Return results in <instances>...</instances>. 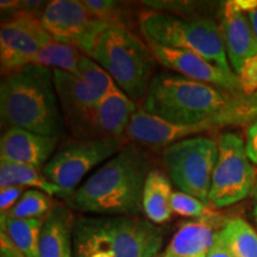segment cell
Returning <instances> with one entry per match:
<instances>
[{"instance_id": "6da1fadb", "label": "cell", "mask_w": 257, "mask_h": 257, "mask_svg": "<svg viewBox=\"0 0 257 257\" xmlns=\"http://www.w3.org/2000/svg\"><path fill=\"white\" fill-rule=\"evenodd\" d=\"M143 110L169 123L194 127L199 136L213 128L251 125L257 120V93L245 95L165 70L154 74Z\"/></svg>"}, {"instance_id": "7a4b0ae2", "label": "cell", "mask_w": 257, "mask_h": 257, "mask_svg": "<svg viewBox=\"0 0 257 257\" xmlns=\"http://www.w3.org/2000/svg\"><path fill=\"white\" fill-rule=\"evenodd\" d=\"M149 157L130 146L120 149L96 169L69 199L70 206L100 216H138L150 173Z\"/></svg>"}, {"instance_id": "3957f363", "label": "cell", "mask_w": 257, "mask_h": 257, "mask_svg": "<svg viewBox=\"0 0 257 257\" xmlns=\"http://www.w3.org/2000/svg\"><path fill=\"white\" fill-rule=\"evenodd\" d=\"M3 127L23 128L60 138L64 119L54 82L53 69L28 64L6 74L0 85Z\"/></svg>"}, {"instance_id": "277c9868", "label": "cell", "mask_w": 257, "mask_h": 257, "mask_svg": "<svg viewBox=\"0 0 257 257\" xmlns=\"http://www.w3.org/2000/svg\"><path fill=\"white\" fill-rule=\"evenodd\" d=\"M165 231L138 216L82 217L74 223L75 257H155Z\"/></svg>"}, {"instance_id": "5b68a950", "label": "cell", "mask_w": 257, "mask_h": 257, "mask_svg": "<svg viewBox=\"0 0 257 257\" xmlns=\"http://www.w3.org/2000/svg\"><path fill=\"white\" fill-rule=\"evenodd\" d=\"M86 55L110 74L115 85L131 100L146 96L156 59L148 44L127 29H105Z\"/></svg>"}, {"instance_id": "8992f818", "label": "cell", "mask_w": 257, "mask_h": 257, "mask_svg": "<svg viewBox=\"0 0 257 257\" xmlns=\"http://www.w3.org/2000/svg\"><path fill=\"white\" fill-rule=\"evenodd\" d=\"M140 29L148 42L187 50L219 68L233 72L227 59L220 25L211 18H182L167 12L141 14Z\"/></svg>"}, {"instance_id": "52a82bcc", "label": "cell", "mask_w": 257, "mask_h": 257, "mask_svg": "<svg viewBox=\"0 0 257 257\" xmlns=\"http://www.w3.org/2000/svg\"><path fill=\"white\" fill-rule=\"evenodd\" d=\"M162 159L178 191L211 205L208 195L218 160V142L205 136L185 138L166 147Z\"/></svg>"}, {"instance_id": "ba28073f", "label": "cell", "mask_w": 257, "mask_h": 257, "mask_svg": "<svg viewBox=\"0 0 257 257\" xmlns=\"http://www.w3.org/2000/svg\"><path fill=\"white\" fill-rule=\"evenodd\" d=\"M117 138H76L60 147L43 167L46 178L56 185L69 201L81 180L100 163L119 152Z\"/></svg>"}, {"instance_id": "9c48e42d", "label": "cell", "mask_w": 257, "mask_h": 257, "mask_svg": "<svg viewBox=\"0 0 257 257\" xmlns=\"http://www.w3.org/2000/svg\"><path fill=\"white\" fill-rule=\"evenodd\" d=\"M256 181V169L243 138L234 133L221 134L208 195L210 204L218 208L237 204L251 194Z\"/></svg>"}, {"instance_id": "30bf717a", "label": "cell", "mask_w": 257, "mask_h": 257, "mask_svg": "<svg viewBox=\"0 0 257 257\" xmlns=\"http://www.w3.org/2000/svg\"><path fill=\"white\" fill-rule=\"evenodd\" d=\"M54 38L42 24L40 15L19 10L3 22L0 30L2 72L9 74L31 64L38 51Z\"/></svg>"}, {"instance_id": "8fae6325", "label": "cell", "mask_w": 257, "mask_h": 257, "mask_svg": "<svg viewBox=\"0 0 257 257\" xmlns=\"http://www.w3.org/2000/svg\"><path fill=\"white\" fill-rule=\"evenodd\" d=\"M40 19L57 42L74 44L87 54L95 38L111 24L92 17L78 0H54L42 10Z\"/></svg>"}, {"instance_id": "7c38bea8", "label": "cell", "mask_w": 257, "mask_h": 257, "mask_svg": "<svg viewBox=\"0 0 257 257\" xmlns=\"http://www.w3.org/2000/svg\"><path fill=\"white\" fill-rule=\"evenodd\" d=\"M53 72L64 124L76 138H93L94 111L105 95L73 74Z\"/></svg>"}, {"instance_id": "4fadbf2b", "label": "cell", "mask_w": 257, "mask_h": 257, "mask_svg": "<svg viewBox=\"0 0 257 257\" xmlns=\"http://www.w3.org/2000/svg\"><path fill=\"white\" fill-rule=\"evenodd\" d=\"M147 44L156 61L180 75L194 81L217 86L227 91H240L239 78L234 72L221 69L216 64L191 51L163 47L148 41Z\"/></svg>"}, {"instance_id": "5bb4252c", "label": "cell", "mask_w": 257, "mask_h": 257, "mask_svg": "<svg viewBox=\"0 0 257 257\" xmlns=\"http://www.w3.org/2000/svg\"><path fill=\"white\" fill-rule=\"evenodd\" d=\"M219 25L230 66L236 75L246 61L257 55V40L251 21L237 0L225 2L219 14Z\"/></svg>"}, {"instance_id": "9a60e30c", "label": "cell", "mask_w": 257, "mask_h": 257, "mask_svg": "<svg viewBox=\"0 0 257 257\" xmlns=\"http://www.w3.org/2000/svg\"><path fill=\"white\" fill-rule=\"evenodd\" d=\"M59 140L23 128H8L0 140V157L5 162L41 168L55 154Z\"/></svg>"}, {"instance_id": "2e32d148", "label": "cell", "mask_w": 257, "mask_h": 257, "mask_svg": "<svg viewBox=\"0 0 257 257\" xmlns=\"http://www.w3.org/2000/svg\"><path fill=\"white\" fill-rule=\"evenodd\" d=\"M137 107L118 86L99 101L93 118V138L123 140L131 117Z\"/></svg>"}, {"instance_id": "e0dca14e", "label": "cell", "mask_w": 257, "mask_h": 257, "mask_svg": "<svg viewBox=\"0 0 257 257\" xmlns=\"http://www.w3.org/2000/svg\"><path fill=\"white\" fill-rule=\"evenodd\" d=\"M73 217L63 205H53L44 218L40 238L41 257H73Z\"/></svg>"}, {"instance_id": "ac0fdd59", "label": "cell", "mask_w": 257, "mask_h": 257, "mask_svg": "<svg viewBox=\"0 0 257 257\" xmlns=\"http://www.w3.org/2000/svg\"><path fill=\"white\" fill-rule=\"evenodd\" d=\"M216 216L194 219L180 225L166 252L173 257L206 255L216 242L219 230L214 229Z\"/></svg>"}, {"instance_id": "d6986e66", "label": "cell", "mask_w": 257, "mask_h": 257, "mask_svg": "<svg viewBox=\"0 0 257 257\" xmlns=\"http://www.w3.org/2000/svg\"><path fill=\"white\" fill-rule=\"evenodd\" d=\"M172 182L159 169H152L147 176L143 191V212L154 224H165L173 216L170 207Z\"/></svg>"}, {"instance_id": "ffe728a7", "label": "cell", "mask_w": 257, "mask_h": 257, "mask_svg": "<svg viewBox=\"0 0 257 257\" xmlns=\"http://www.w3.org/2000/svg\"><path fill=\"white\" fill-rule=\"evenodd\" d=\"M19 186V187H32L38 191L47 193L48 195L63 198L61 189L50 182L43 174V170L32 166L17 165V163L0 162V188Z\"/></svg>"}, {"instance_id": "44dd1931", "label": "cell", "mask_w": 257, "mask_h": 257, "mask_svg": "<svg viewBox=\"0 0 257 257\" xmlns=\"http://www.w3.org/2000/svg\"><path fill=\"white\" fill-rule=\"evenodd\" d=\"M44 219H17L2 216V232L24 257H41L40 238Z\"/></svg>"}, {"instance_id": "7402d4cb", "label": "cell", "mask_w": 257, "mask_h": 257, "mask_svg": "<svg viewBox=\"0 0 257 257\" xmlns=\"http://www.w3.org/2000/svg\"><path fill=\"white\" fill-rule=\"evenodd\" d=\"M218 236L234 257H257V232L242 218L225 221Z\"/></svg>"}, {"instance_id": "603a6c76", "label": "cell", "mask_w": 257, "mask_h": 257, "mask_svg": "<svg viewBox=\"0 0 257 257\" xmlns=\"http://www.w3.org/2000/svg\"><path fill=\"white\" fill-rule=\"evenodd\" d=\"M83 55L85 53L74 44L54 40L38 51L37 55L31 61V64L53 70L59 69L76 75L79 62Z\"/></svg>"}, {"instance_id": "cb8c5ba5", "label": "cell", "mask_w": 257, "mask_h": 257, "mask_svg": "<svg viewBox=\"0 0 257 257\" xmlns=\"http://www.w3.org/2000/svg\"><path fill=\"white\" fill-rule=\"evenodd\" d=\"M51 207L53 202L50 195L38 189H30L22 195V198L11 210L2 216L17 218V219H44Z\"/></svg>"}, {"instance_id": "d4e9b609", "label": "cell", "mask_w": 257, "mask_h": 257, "mask_svg": "<svg viewBox=\"0 0 257 257\" xmlns=\"http://www.w3.org/2000/svg\"><path fill=\"white\" fill-rule=\"evenodd\" d=\"M170 207H172L173 213L180 217L193 218V219H202V218L216 216V213L211 208V205L180 191L173 192Z\"/></svg>"}, {"instance_id": "484cf974", "label": "cell", "mask_w": 257, "mask_h": 257, "mask_svg": "<svg viewBox=\"0 0 257 257\" xmlns=\"http://www.w3.org/2000/svg\"><path fill=\"white\" fill-rule=\"evenodd\" d=\"M75 76L88 82L89 85H92L93 87L98 89L104 95L107 94L114 86H117L113 79L110 76V74L106 72L104 68H101L94 60H92L86 54L80 60L78 74Z\"/></svg>"}, {"instance_id": "4316f807", "label": "cell", "mask_w": 257, "mask_h": 257, "mask_svg": "<svg viewBox=\"0 0 257 257\" xmlns=\"http://www.w3.org/2000/svg\"><path fill=\"white\" fill-rule=\"evenodd\" d=\"M83 6L87 9L89 15L96 19L111 24L112 27L124 28L119 18V4L117 2H108V0H85L82 2Z\"/></svg>"}, {"instance_id": "83f0119b", "label": "cell", "mask_w": 257, "mask_h": 257, "mask_svg": "<svg viewBox=\"0 0 257 257\" xmlns=\"http://www.w3.org/2000/svg\"><path fill=\"white\" fill-rule=\"evenodd\" d=\"M239 78L240 91L245 95L257 93V55L246 61L237 75Z\"/></svg>"}, {"instance_id": "f1b7e54d", "label": "cell", "mask_w": 257, "mask_h": 257, "mask_svg": "<svg viewBox=\"0 0 257 257\" xmlns=\"http://www.w3.org/2000/svg\"><path fill=\"white\" fill-rule=\"evenodd\" d=\"M23 188L24 187H19V186L2 188V191H0V210H2V214H5L6 212H9L17 204L19 199L22 198Z\"/></svg>"}, {"instance_id": "f546056e", "label": "cell", "mask_w": 257, "mask_h": 257, "mask_svg": "<svg viewBox=\"0 0 257 257\" xmlns=\"http://www.w3.org/2000/svg\"><path fill=\"white\" fill-rule=\"evenodd\" d=\"M245 149L250 161L257 166V120L249 125L246 130Z\"/></svg>"}, {"instance_id": "4dcf8cb0", "label": "cell", "mask_w": 257, "mask_h": 257, "mask_svg": "<svg viewBox=\"0 0 257 257\" xmlns=\"http://www.w3.org/2000/svg\"><path fill=\"white\" fill-rule=\"evenodd\" d=\"M237 4L244 12L248 14L257 40V0H237Z\"/></svg>"}, {"instance_id": "1f68e13d", "label": "cell", "mask_w": 257, "mask_h": 257, "mask_svg": "<svg viewBox=\"0 0 257 257\" xmlns=\"http://www.w3.org/2000/svg\"><path fill=\"white\" fill-rule=\"evenodd\" d=\"M0 257H24L4 232H2L0 239Z\"/></svg>"}, {"instance_id": "d6a6232c", "label": "cell", "mask_w": 257, "mask_h": 257, "mask_svg": "<svg viewBox=\"0 0 257 257\" xmlns=\"http://www.w3.org/2000/svg\"><path fill=\"white\" fill-rule=\"evenodd\" d=\"M206 257H234L232 255V252L230 251L229 248L225 245V243L220 239V237L218 236L217 233V238L216 242H214L212 248L208 250V252L206 253Z\"/></svg>"}, {"instance_id": "836d02e7", "label": "cell", "mask_w": 257, "mask_h": 257, "mask_svg": "<svg viewBox=\"0 0 257 257\" xmlns=\"http://www.w3.org/2000/svg\"><path fill=\"white\" fill-rule=\"evenodd\" d=\"M252 197H253V201H255V204H253V217H255V220L257 223V181H256V185L255 187L252 189Z\"/></svg>"}, {"instance_id": "e575fe53", "label": "cell", "mask_w": 257, "mask_h": 257, "mask_svg": "<svg viewBox=\"0 0 257 257\" xmlns=\"http://www.w3.org/2000/svg\"><path fill=\"white\" fill-rule=\"evenodd\" d=\"M193 257H206V255H199V256H193Z\"/></svg>"}, {"instance_id": "d590c367", "label": "cell", "mask_w": 257, "mask_h": 257, "mask_svg": "<svg viewBox=\"0 0 257 257\" xmlns=\"http://www.w3.org/2000/svg\"><path fill=\"white\" fill-rule=\"evenodd\" d=\"M162 257H173V256H170V255H167V253H165V255H163Z\"/></svg>"}]
</instances>
